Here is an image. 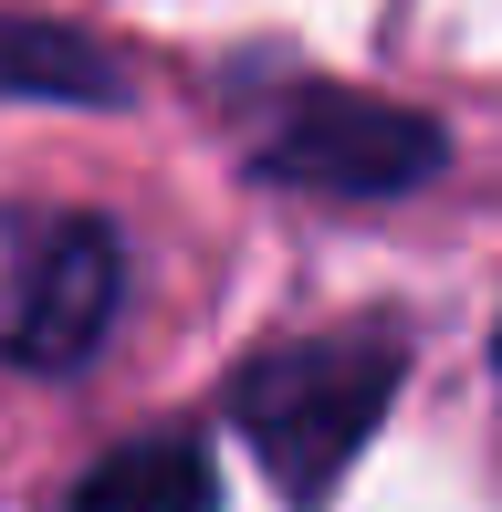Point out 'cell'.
Wrapping results in <instances>:
<instances>
[{
  "instance_id": "obj_1",
  "label": "cell",
  "mask_w": 502,
  "mask_h": 512,
  "mask_svg": "<svg viewBox=\"0 0 502 512\" xmlns=\"http://www.w3.org/2000/svg\"><path fill=\"white\" fill-rule=\"evenodd\" d=\"M408 387V335L387 314L335 324V335H283L251 366H231V418L262 460V481L293 512H325L346 471L387 429V398Z\"/></svg>"
},
{
  "instance_id": "obj_2",
  "label": "cell",
  "mask_w": 502,
  "mask_h": 512,
  "mask_svg": "<svg viewBox=\"0 0 502 512\" xmlns=\"http://www.w3.org/2000/svg\"><path fill=\"white\" fill-rule=\"evenodd\" d=\"M251 168L272 189H325V199H408L450 168V126L356 95V84H293L251 115Z\"/></svg>"
},
{
  "instance_id": "obj_3",
  "label": "cell",
  "mask_w": 502,
  "mask_h": 512,
  "mask_svg": "<svg viewBox=\"0 0 502 512\" xmlns=\"http://www.w3.org/2000/svg\"><path fill=\"white\" fill-rule=\"evenodd\" d=\"M126 314V241L95 209L0 220V366L74 377Z\"/></svg>"
},
{
  "instance_id": "obj_4",
  "label": "cell",
  "mask_w": 502,
  "mask_h": 512,
  "mask_svg": "<svg viewBox=\"0 0 502 512\" xmlns=\"http://www.w3.org/2000/svg\"><path fill=\"white\" fill-rule=\"evenodd\" d=\"M63 512H220V460L199 429H147L126 450H105L63 492Z\"/></svg>"
},
{
  "instance_id": "obj_5",
  "label": "cell",
  "mask_w": 502,
  "mask_h": 512,
  "mask_svg": "<svg viewBox=\"0 0 502 512\" xmlns=\"http://www.w3.org/2000/svg\"><path fill=\"white\" fill-rule=\"evenodd\" d=\"M126 63L95 32L42 11H0V105H126Z\"/></svg>"
},
{
  "instance_id": "obj_6",
  "label": "cell",
  "mask_w": 502,
  "mask_h": 512,
  "mask_svg": "<svg viewBox=\"0 0 502 512\" xmlns=\"http://www.w3.org/2000/svg\"><path fill=\"white\" fill-rule=\"evenodd\" d=\"M492 377H502V335H492Z\"/></svg>"
}]
</instances>
